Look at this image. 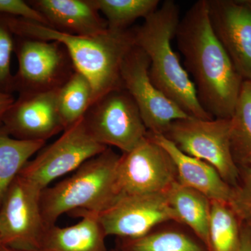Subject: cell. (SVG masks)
<instances>
[{
	"instance_id": "20",
	"label": "cell",
	"mask_w": 251,
	"mask_h": 251,
	"mask_svg": "<svg viewBox=\"0 0 251 251\" xmlns=\"http://www.w3.org/2000/svg\"><path fill=\"white\" fill-rule=\"evenodd\" d=\"M46 143L16 139L0 127V205L16 176Z\"/></svg>"
},
{
	"instance_id": "24",
	"label": "cell",
	"mask_w": 251,
	"mask_h": 251,
	"mask_svg": "<svg viewBox=\"0 0 251 251\" xmlns=\"http://www.w3.org/2000/svg\"><path fill=\"white\" fill-rule=\"evenodd\" d=\"M108 29L125 30L138 18H148L159 7V0H94Z\"/></svg>"
},
{
	"instance_id": "28",
	"label": "cell",
	"mask_w": 251,
	"mask_h": 251,
	"mask_svg": "<svg viewBox=\"0 0 251 251\" xmlns=\"http://www.w3.org/2000/svg\"><path fill=\"white\" fill-rule=\"evenodd\" d=\"M239 251H251V225L247 223H242Z\"/></svg>"
},
{
	"instance_id": "3",
	"label": "cell",
	"mask_w": 251,
	"mask_h": 251,
	"mask_svg": "<svg viewBox=\"0 0 251 251\" xmlns=\"http://www.w3.org/2000/svg\"><path fill=\"white\" fill-rule=\"evenodd\" d=\"M144 20L133 29L135 44L150 59L149 73L153 85L189 116L214 119L200 103L194 83L172 46L180 21L177 4L166 0Z\"/></svg>"
},
{
	"instance_id": "32",
	"label": "cell",
	"mask_w": 251,
	"mask_h": 251,
	"mask_svg": "<svg viewBox=\"0 0 251 251\" xmlns=\"http://www.w3.org/2000/svg\"><path fill=\"white\" fill-rule=\"evenodd\" d=\"M0 246H1V243H0Z\"/></svg>"
},
{
	"instance_id": "12",
	"label": "cell",
	"mask_w": 251,
	"mask_h": 251,
	"mask_svg": "<svg viewBox=\"0 0 251 251\" xmlns=\"http://www.w3.org/2000/svg\"><path fill=\"white\" fill-rule=\"evenodd\" d=\"M98 217L107 237L118 239L141 237L161 224L176 222L166 191L118 198Z\"/></svg>"
},
{
	"instance_id": "30",
	"label": "cell",
	"mask_w": 251,
	"mask_h": 251,
	"mask_svg": "<svg viewBox=\"0 0 251 251\" xmlns=\"http://www.w3.org/2000/svg\"><path fill=\"white\" fill-rule=\"evenodd\" d=\"M0 251H45L44 250H18V249H11V248L0 246Z\"/></svg>"
},
{
	"instance_id": "18",
	"label": "cell",
	"mask_w": 251,
	"mask_h": 251,
	"mask_svg": "<svg viewBox=\"0 0 251 251\" xmlns=\"http://www.w3.org/2000/svg\"><path fill=\"white\" fill-rule=\"evenodd\" d=\"M120 251H209L184 225L168 221L135 239H119Z\"/></svg>"
},
{
	"instance_id": "4",
	"label": "cell",
	"mask_w": 251,
	"mask_h": 251,
	"mask_svg": "<svg viewBox=\"0 0 251 251\" xmlns=\"http://www.w3.org/2000/svg\"><path fill=\"white\" fill-rule=\"evenodd\" d=\"M120 155L110 148L90 158L67 179L42 191L41 209L46 226L55 225L74 210L100 214L117 199L116 171Z\"/></svg>"
},
{
	"instance_id": "1",
	"label": "cell",
	"mask_w": 251,
	"mask_h": 251,
	"mask_svg": "<svg viewBox=\"0 0 251 251\" xmlns=\"http://www.w3.org/2000/svg\"><path fill=\"white\" fill-rule=\"evenodd\" d=\"M175 39L202 108L214 118L230 119L244 80L213 31L206 0L180 19Z\"/></svg>"
},
{
	"instance_id": "29",
	"label": "cell",
	"mask_w": 251,
	"mask_h": 251,
	"mask_svg": "<svg viewBox=\"0 0 251 251\" xmlns=\"http://www.w3.org/2000/svg\"><path fill=\"white\" fill-rule=\"evenodd\" d=\"M15 100H16L12 94L0 92V124L4 114L14 103Z\"/></svg>"
},
{
	"instance_id": "11",
	"label": "cell",
	"mask_w": 251,
	"mask_h": 251,
	"mask_svg": "<svg viewBox=\"0 0 251 251\" xmlns=\"http://www.w3.org/2000/svg\"><path fill=\"white\" fill-rule=\"evenodd\" d=\"M150 65L147 54L133 46L122 62V85L136 103L149 133L163 135L172 122L191 116L153 85Z\"/></svg>"
},
{
	"instance_id": "14",
	"label": "cell",
	"mask_w": 251,
	"mask_h": 251,
	"mask_svg": "<svg viewBox=\"0 0 251 251\" xmlns=\"http://www.w3.org/2000/svg\"><path fill=\"white\" fill-rule=\"evenodd\" d=\"M58 90L21 94L1 119L0 127L16 139L47 141L64 131L57 107Z\"/></svg>"
},
{
	"instance_id": "6",
	"label": "cell",
	"mask_w": 251,
	"mask_h": 251,
	"mask_svg": "<svg viewBox=\"0 0 251 251\" xmlns=\"http://www.w3.org/2000/svg\"><path fill=\"white\" fill-rule=\"evenodd\" d=\"M14 52L18 70L14 75V91L21 94L59 90L75 69L61 43L15 36Z\"/></svg>"
},
{
	"instance_id": "23",
	"label": "cell",
	"mask_w": 251,
	"mask_h": 251,
	"mask_svg": "<svg viewBox=\"0 0 251 251\" xmlns=\"http://www.w3.org/2000/svg\"><path fill=\"white\" fill-rule=\"evenodd\" d=\"M242 222L228 203L211 201L209 251H239Z\"/></svg>"
},
{
	"instance_id": "10",
	"label": "cell",
	"mask_w": 251,
	"mask_h": 251,
	"mask_svg": "<svg viewBox=\"0 0 251 251\" xmlns=\"http://www.w3.org/2000/svg\"><path fill=\"white\" fill-rule=\"evenodd\" d=\"M41 191L18 175L0 205V243L18 250H41L47 226L41 209Z\"/></svg>"
},
{
	"instance_id": "25",
	"label": "cell",
	"mask_w": 251,
	"mask_h": 251,
	"mask_svg": "<svg viewBox=\"0 0 251 251\" xmlns=\"http://www.w3.org/2000/svg\"><path fill=\"white\" fill-rule=\"evenodd\" d=\"M15 35L6 21L0 14V92L12 94L14 75L11 74V55L14 52Z\"/></svg>"
},
{
	"instance_id": "9",
	"label": "cell",
	"mask_w": 251,
	"mask_h": 251,
	"mask_svg": "<svg viewBox=\"0 0 251 251\" xmlns=\"http://www.w3.org/2000/svg\"><path fill=\"white\" fill-rule=\"evenodd\" d=\"M176 177L171 156L148 133L136 148L120 155L115 179L117 199L166 192Z\"/></svg>"
},
{
	"instance_id": "21",
	"label": "cell",
	"mask_w": 251,
	"mask_h": 251,
	"mask_svg": "<svg viewBox=\"0 0 251 251\" xmlns=\"http://www.w3.org/2000/svg\"><path fill=\"white\" fill-rule=\"evenodd\" d=\"M231 152L239 168H251V82L244 80L229 131Z\"/></svg>"
},
{
	"instance_id": "16",
	"label": "cell",
	"mask_w": 251,
	"mask_h": 251,
	"mask_svg": "<svg viewBox=\"0 0 251 251\" xmlns=\"http://www.w3.org/2000/svg\"><path fill=\"white\" fill-rule=\"evenodd\" d=\"M148 135L171 156L180 184L202 193L210 201L229 204L232 187L223 179L214 167L182 152L163 135L151 134L149 132Z\"/></svg>"
},
{
	"instance_id": "17",
	"label": "cell",
	"mask_w": 251,
	"mask_h": 251,
	"mask_svg": "<svg viewBox=\"0 0 251 251\" xmlns=\"http://www.w3.org/2000/svg\"><path fill=\"white\" fill-rule=\"evenodd\" d=\"M82 219L69 227L48 226L41 242L45 251H108L105 246L106 234L98 214L79 211Z\"/></svg>"
},
{
	"instance_id": "26",
	"label": "cell",
	"mask_w": 251,
	"mask_h": 251,
	"mask_svg": "<svg viewBox=\"0 0 251 251\" xmlns=\"http://www.w3.org/2000/svg\"><path fill=\"white\" fill-rule=\"evenodd\" d=\"M237 184L232 187L229 205L241 222L251 225V168H239Z\"/></svg>"
},
{
	"instance_id": "31",
	"label": "cell",
	"mask_w": 251,
	"mask_h": 251,
	"mask_svg": "<svg viewBox=\"0 0 251 251\" xmlns=\"http://www.w3.org/2000/svg\"><path fill=\"white\" fill-rule=\"evenodd\" d=\"M120 251V250H119V249H115V250H112V251Z\"/></svg>"
},
{
	"instance_id": "7",
	"label": "cell",
	"mask_w": 251,
	"mask_h": 251,
	"mask_svg": "<svg viewBox=\"0 0 251 251\" xmlns=\"http://www.w3.org/2000/svg\"><path fill=\"white\" fill-rule=\"evenodd\" d=\"M108 147L97 143L86 127L84 117L64 130L60 138L41 150L19 173L23 179L42 192L54 180L75 171Z\"/></svg>"
},
{
	"instance_id": "22",
	"label": "cell",
	"mask_w": 251,
	"mask_h": 251,
	"mask_svg": "<svg viewBox=\"0 0 251 251\" xmlns=\"http://www.w3.org/2000/svg\"><path fill=\"white\" fill-rule=\"evenodd\" d=\"M94 103V91L88 79L75 71L57 92V107L64 130L82 120Z\"/></svg>"
},
{
	"instance_id": "5",
	"label": "cell",
	"mask_w": 251,
	"mask_h": 251,
	"mask_svg": "<svg viewBox=\"0 0 251 251\" xmlns=\"http://www.w3.org/2000/svg\"><path fill=\"white\" fill-rule=\"evenodd\" d=\"M229 131L230 119L188 117L172 122L163 135L182 152L214 167L223 179L234 187L239 169L231 152Z\"/></svg>"
},
{
	"instance_id": "19",
	"label": "cell",
	"mask_w": 251,
	"mask_h": 251,
	"mask_svg": "<svg viewBox=\"0 0 251 251\" xmlns=\"http://www.w3.org/2000/svg\"><path fill=\"white\" fill-rule=\"evenodd\" d=\"M166 195L176 222L191 229L209 251L210 200L202 193L180 184L177 180L168 188Z\"/></svg>"
},
{
	"instance_id": "15",
	"label": "cell",
	"mask_w": 251,
	"mask_h": 251,
	"mask_svg": "<svg viewBox=\"0 0 251 251\" xmlns=\"http://www.w3.org/2000/svg\"><path fill=\"white\" fill-rule=\"evenodd\" d=\"M28 3L42 16L47 26L60 32L94 36L108 29L94 0H34Z\"/></svg>"
},
{
	"instance_id": "27",
	"label": "cell",
	"mask_w": 251,
	"mask_h": 251,
	"mask_svg": "<svg viewBox=\"0 0 251 251\" xmlns=\"http://www.w3.org/2000/svg\"><path fill=\"white\" fill-rule=\"evenodd\" d=\"M0 14L25 18L47 26L42 16L28 1L23 0H0Z\"/></svg>"
},
{
	"instance_id": "2",
	"label": "cell",
	"mask_w": 251,
	"mask_h": 251,
	"mask_svg": "<svg viewBox=\"0 0 251 251\" xmlns=\"http://www.w3.org/2000/svg\"><path fill=\"white\" fill-rule=\"evenodd\" d=\"M6 18L15 36L61 43L67 50L75 71L90 81L94 91L93 104L108 92L123 87L122 64L135 45L133 29H108L99 35L81 36L60 32L25 18L8 15Z\"/></svg>"
},
{
	"instance_id": "13",
	"label": "cell",
	"mask_w": 251,
	"mask_h": 251,
	"mask_svg": "<svg viewBox=\"0 0 251 251\" xmlns=\"http://www.w3.org/2000/svg\"><path fill=\"white\" fill-rule=\"evenodd\" d=\"M213 31L243 80L251 82V0H206Z\"/></svg>"
},
{
	"instance_id": "8",
	"label": "cell",
	"mask_w": 251,
	"mask_h": 251,
	"mask_svg": "<svg viewBox=\"0 0 251 251\" xmlns=\"http://www.w3.org/2000/svg\"><path fill=\"white\" fill-rule=\"evenodd\" d=\"M89 133L97 143L129 152L148 135L139 109L124 87L100 97L84 117Z\"/></svg>"
}]
</instances>
